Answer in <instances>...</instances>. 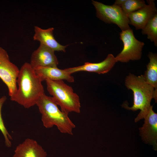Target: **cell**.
I'll return each instance as SVG.
<instances>
[{
    "label": "cell",
    "instance_id": "9a60e30c",
    "mask_svg": "<svg viewBox=\"0 0 157 157\" xmlns=\"http://www.w3.org/2000/svg\"><path fill=\"white\" fill-rule=\"evenodd\" d=\"M148 57L149 62L143 76L146 83L157 91V55L156 53L149 52Z\"/></svg>",
    "mask_w": 157,
    "mask_h": 157
},
{
    "label": "cell",
    "instance_id": "7a4b0ae2",
    "mask_svg": "<svg viewBox=\"0 0 157 157\" xmlns=\"http://www.w3.org/2000/svg\"><path fill=\"white\" fill-rule=\"evenodd\" d=\"M125 85L129 90L133 92V106L129 107L124 103L122 106L125 108L136 111H140L135 119L136 122L144 118L151 106L152 99L154 98L156 102L157 100V91L151 85L145 81L143 75L137 76L130 73L125 80Z\"/></svg>",
    "mask_w": 157,
    "mask_h": 157
},
{
    "label": "cell",
    "instance_id": "ba28073f",
    "mask_svg": "<svg viewBox=\"0 0 157 157\" xmlns=\"http://www.w3.org/2000/svg\"><path fill=\"white\" fill-rule=\"evenodd\" d=\"M29 63L34 69L39 67H57L58 61L54 51L40 44L32 53Z\"/></svg>",
    "mask_w": 157,
    "mask_h": 157
},
{
    "label": "cell",
    "instance_id": "e0dca14e",
    "mask_svg": "<svg viewBox=\"0 0 157 157\" xmlns=\"http://www.w3.org/2000/svg\"><path fill=\"white\" fill-rule=\"evenodd\" d=\"M146 5L145 1L142 0H126L121 7L127 15L140 9Z\"/></svg>",
    "mask_w": 157,
    "mask_h": 157
},
{
    "label": "cell",
    "instance_id": "30bf717a",
    "mask_svg": "<svg viewBox=\"0 0 157 157\" xmlns=\"http://www.w3.org/2000/svg\"><path fill=\"white\" fill-rule=\"evenodd\" d=\"M148 4L140 9L127 15L129 24L136 29H142L147 23L156 14L154 1L147 0Z\"/></svg>",
    "mask_w": 157,
    "mask_h": 157
},
{
    "label": "cell",
    "instance_id": "2e32d148",
    "mask_svg": "<svg viewBox=\"0 0 157 157\" xmlns=\"http://www.w3.org/2000/svg\"><path fill=\"white\" fill-rule=\"evenodd\" d=\"M142 33L146 35L149 39L157 46V14H156L142 29Z\"/></svg>",
    "mask_w": 157,
    "mask_h": 157
},
{
    "label": "cell",
    "instance_id": "5bb4252c",
    "mask_svg": "<svg viewBox=\"0 0 157 157\" xmlns=\"http://www.w3.org/2000/svg\"><path fill=\"white\" fill-rule=\"evenodd\" d=\"M37 76L42 81L47 79L51 81L65 80L69 82L74 81L73 76L65 69L57 67H39L34 69Z\"/></svg>",
    "mask_w": 157,
    "mask_h": 157
},
{
    "label": "cell",
    "instance_id": "9c48e42d",
    "mask_svg": "<svg viewBox=\"0 0 157 157\" xmlns=\"http://www.w3.org/2000/svg\"><path fill=\"white\" fill-rule=\"evenodd\" d=\"M144 124L139 128L140 135L146 143L152 145L155 150L157 149V114L151 106L144 118Z\"/></svg>",
    "mask_w": 157,
    "mask_h": 157
},
{
    "label": "cell",
    "instance_id": "7c38bea8",
    "mask_svg": "<svg viewBox=\"0 0 157 157\" xmlns=\"http://www.w3.org/2000/svg\"><path fill=\"white\" fill-rule=\"evenodd\" d=\"M47 156L46 152L36 140L28 138L17 146L13 157H46Z\"/></svg>",
    "mask_w": 157,
    "mask_h": 157
},
{
    "label": "cell",
    "instance_id": "ac0fdd59",
    "mask_svg": "<svg viewBox=\"0 0 157 157\" xmlns=\"http://www.w3.org/2000/svg\"><path fill=\"white\" fill-rule=\"evenodd\" d=\"M6 99L7 98L6 96H3L0 98V131L4 138L6 146L8 147H10L11 146V140L12 139V137L5 126L1 113L2 107Z\"/></svg>",
    "mask_w": 157,
    "mask_h": 157
},
{
    "label": "cell",
    "instance_id": "277c9868",
    "mask_svg": "<svg viewBox=\"0 0 157 157\" xmlns=\"http://www.w3.org/2000/svg\"><path fill=\"white\" fill-rule=\"evenodd\" d=\"M47 90L52 96L61 110L68 114L71 112L80 113L81 103L77 94L72 88L65 83L63 80H45Z\"/></svg>",
    "mask_w": 157,
    "mask_h": 157
},
{
    "label": "cell",
    "instance_id": "52a82bcc",
    "mask_svg": "<svg viewBox=\"0 0 157 157\" xmlns=\"http://www.w3.org/2000/svg\"><path fill=\"white\" fill-rule=\"evenodd\" d=\"M19 70L10 61L6 50L0 47V78L7 86L10 97L17 92V80Z\"/></svg>",
    "mask_w": 157,
    "mask_h": 157
},
{
    "label": "cell",
    "instance_id": "8fae6325",
    "mask_svg": "<svg viewBox=\"0 0 157 157\" xmlns=\"http://www.w3.org/2000/svg\"><path fill=\"white\" fill-rule=\"evenodd\" d=\"M116 62L115 57L112 54H109L101 62L98 63L86 62L83 65L65 69L70 74L80 71L95 72L99 74H104L110 71Z\"/></svg>",
    "mask_w": 157,
    "mask_h": 157
},
{
    "label": "cell",
    "instance_id": "4fadbf2b",
    "mask_svg": "<svg viewBox=\"0 0 157 157\" xmlns=\"http://www.w3.org/2000/svg\"><path fill=\"white\" fill-rule=\"evenodd\" d=\"M54 29L53 27L43 29L35 26H34L35 34L33 39L34 41L39 42L40 44L49 47L54 51L65 52V48L67 45H62L55 40L53 35Z\"/></svg>",
    "mask_w": 157,
    "mask_h": 157
},
{
    "label": "cell",
    "instance_id": "8992f818",
    "mask_svg": "<svg viewBox=\"0 0 157 157\" xmlns=\"http://www.w3.org/2000/svg\"><path fill=\"white\" fill-rule=\"evenodd\" d=\"M120 38L123 44L122 51L115 57L117 62L127 63L140 59L144 43L137 39L131 28L122 31Z\"/></svg>",
    "mask_w": 157,
    "mask_h": 157
},
{
    "label": "cell",
    "instance_id": "d6986e66",
    "mask_svg": "<svg viewBox=\"0 0 157 157\" xmlns=\"http://www.w3.org/2000/svg\"><path fill=\"white\" fill-rule=\"evenodd\" d=\"M125 0H116L115 1L114 4L121 7Z\"/></svg>",
    "mask_w": 157,
    "mask_h": 157
},
{
    "label": "cell",
    "instance_id": "5b68a950",
    "mask_svg": "<svg viewBox=\"0 0 157 157\" xmlns=\"http://www.w3.org/2000/svg\"><path fill=\"white\" fill-rule=\"evenodd\" d=\"M92 2L97 17L100 19L107 23L117 25L122 31L131 28L128 18L121 7L114 4L107 5L94 0Z\"/></svg>",
    "mask_w": 157,
    "mask_h": 157
},
{
    "label": "cell",
    "instance_id": "6da1fadb",
    "mask_svg": "<svg viewBox=\"0 0 157 157\" xmlns=\"http://www.w3.org/2000/svg\"><path fill=\"white\" fill-rule=\"evenodd\" d=\"M42 81L37 76L29 63H24L19 70L17 83L18 88L10 99L28 108L36 104L44 93Z\"/></svg>",
    "mask_w": 157,
    "mask_h": 157
},
{
    "label": "cell",
    "instance_id": "3957f363",
    "mask_svg": "<svg viewBox=\"0 0 157 157\" xmlns=\"http://www.w3.org/2000/svg\"><path fill=\"white\" fill-rule=\"evenodd\" d=\"M36 105L41 114V120L45 128H50L55 126L61 133L73 135L75 124L69 117L68 114L60 110L52 97L44 93L39 99Z\"/></svg>",
    "mask_w": 157,
    "mask_h": 157
}]
</instances>
